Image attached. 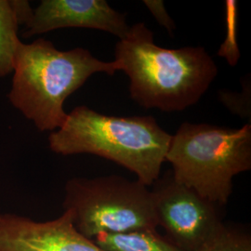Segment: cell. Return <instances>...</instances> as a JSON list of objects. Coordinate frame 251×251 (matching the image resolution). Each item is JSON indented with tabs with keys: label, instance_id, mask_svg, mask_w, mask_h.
Masks as SVG:
<instances>
[{
	"label": "cell",
	"instance_id": "obj_1",
	"mask_svg": "<svg viewBox=\"0 0 251 251\" xmlns=\"http://www.w3.org/2000/svg\"><path fill=\"white\" fill-rule=\"evenodd\" d=\"M115 61L129 78L131 99L145 109L163 112H179L198 103L219 73L205 48H162L145 23L131 25L117 42Z\"/></svg>",
	"mask_w": 251,
	"mask_h": 251
},
{
	"label": "cell",
	"instance_id": "obj_8",
	"mask_svg": "<svg viewBox=\"0 0 251 251\" xmlns=\"http://www.w3.org/2000/svg\"><path fill=\"white\" fill-rule=\"evenodd\" d=\"M0 251H105L73 225L68 211L38 222L25 216L0 213Z\"/></svg>",
	"mask_w": 251,
	"mask_h": 251
},
{
	"label": "cell",
	"instance_id": "obj_7",
	"mask_svg": "<svg viewBox=\"0 0 251 251\" xmlns=\"http://www.w3.org/2000/svg\"><path fill=\"white\" fill-rule=\"evenodd\" d=\"M63 28H87L123 39L129 31L126 15L105 0H42L33 9L22 36L47 34Z\"/></svg>",
	"mask_w": 251,
	"mask_h": 251
},
{
	"label": "cell",
	"instance_id": "obj_12",
	"mask_svg": "<svg viewBox=\"0 0 251 251\" xmlns=\"http://www.w3.org/2000/svg\"><path fill=\"white\" fill-rule=\"evenodd\" d=\"M225 41L221 46L218 55L226 59L231 66L236 65L240 59V51L236 41V20H237V2L227 0L225 3Z\"/></svg>",
	"mask_w": 251,
	"mask_h": 251
},
{
	"label": "cell",
	"instance_id": "obj_4",
	"mask_svg": "<svg viewBox=\"0 0 251 251\" xmlns=\"http://www.w3.org/2000/svg\"><path fill=\"white\" fill-rule=\"evenodd\" d=\"M166 161L176 181L225 206L233 178L251 169V125L228 128L184 122L172 135Z\"/></svg>",
	"mask_w": 251,
	"mask_h": 251
},
{
	"label": "cell",
	"instance_id": "obj_3",
	"mask_svg": "<svg viewBox=\"0 0 251 251\" xmlns=\"http://www.w3.org/2000/svg\"><path fill=\"white\" fill-rule=\"evenodd\" d=\"M171 138L152 117L108 116L80 105L50 132L49 146L57 154L88 153L115 162L149 187L160 177Z\"/></svg>",
	"mask_w": 251,
	"mask_h": 251
},
{
	"label": "cell",
	"instance_id": "obj_13",
	"mask_svg": "<svg viewBox=\"0 0 251 251\" xmlns=\"http://www.w3.org/2000/svg\"><path fill=\"white\" fill-rule=\"evenodd\" d=\"M220 100L233 114L243 118H249L251 122V80H247L244 85L243 91L232 92L228 90H221L219 92Z\"/></svg>",
	"mask_w": 251,
	"mask_h": 251
},
{
	"label": "cell",
	"instance_id": "obj_11",
	"mask_svg": "<svg viewBox=\"0 0 251 251\" xmlns=\"http://www.w3.org/2000/svg\"><path fill=\"white\" fill-rule=\"evenodd\" d=\"M198 251H251V233L225 225Z\"/></svg>",
	"mask_w": 251,
	"mask_h": 251
},
{
	"label": "cell",
	"instance_id": "obj_6",
	"mask_svg": "<svg viewBox=\"0 0 251 251\" xmlns=\"http://www.w3.org/2000/svg\"><path fill=\"white\" fill-rule=\"evenodd\" d=\"M152 192L157 226L182 251H198L225 226L220 207L176 181L171 171L159 177Z\"/></svg>",
	"mask_w": 251,
	"mask_h": 251
},
{
	"label": "cell",
	"instance_id": "obj_2",
	"mask_svg": "<svg viewBox=\"0 0 251 251\" xmlns=\"http://www.w3.org/2000/svg\"><path fill=\"white\" fill-rule=\"evenodd\" d=\"M119 71L116 61L103 62L89 50H60L45 38L19 46L13 65L9 102L36 128L53 132L63 126L64 102L91 75Z\"/></svg>",
	"mask_w": 251,
	"mask_h": 251
},
{
	"label": "cell",
	"instance_id": "obj_10",
	"mask_svg": "<svg viewBox=\"0 0 251 251\" xmlns=\"http://www.w3.org/2000/svg\"><path fill=\"white\" fill-rule=\"evenodd\" d=\"M92 240L105 251H182L159 235L157 230L100 233Z\"/></svg>",
	"mask_w": 251,
	"mask_h": 251
},
{
	"label": "cell",
	"instance_id": "obj_5",
	"mask_svg": "<svg viewBox=\"0 0 251 251\" xmlns=\"http://www.w3.org/2000/svg\"><path fill=\"white\" fill-rule=\"evenodd\" d=\"M63 206L75 228L93 239L100 233L156 231L152 192L139 180L118 175L75 177L64 188Z\"/></svg>",
	"mask_w": 251,
	"mask_h": 251
},
{
	"label": "cell",
	"instance_id": "obj_14",
	"mask_svg": "<svg viewBox=\"0 0 251 251\" xmlns=\"http://www.w3.org/2000/svg\"><path fill=\"white\" fill-rule=\"evenodd\" d=\"M144 6L150 11V13L156 20V22L164 27L168 33L173 36L176 29V24L168 13L165 3L162 0H144Z\"/></svg>",
	"mask_w": 251,
	"mask_h": 251
},
{
	"label": "cell",
	"instance_id": "obj_9",
	"mask_svg": "<svg viewBox=\"0 0 251 251\" xmlns=\"http://www.w3.org/2000/svg\"><path fill=\"white\" fill-rule=\"evenodd\" d=\"M33 9L26 0H0V78L13 71L20 26H25Z\"/></svg>",
	"mask_w": 251,
	"mask_h": 251
}]
</instances>
